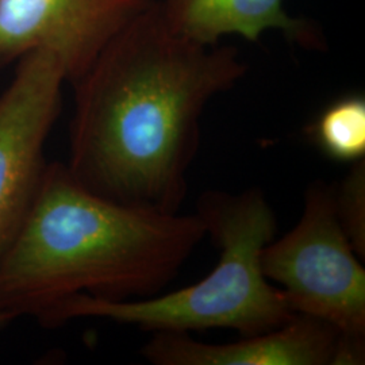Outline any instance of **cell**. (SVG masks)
Segmentation results:
<instances>
[{"label": "cell", "instance_id": "1", "mask_svg": "<svg viewBox=\"0 0 365 365\" xmlns=\"http://www.w3.org/2000/svg\"><path fill=\"white\" fill-rule=\"evenodd\" d=\"M247 71L235 48L172 29L156 1L73 83L68 170L106 199L179 212L202 115Z\"/></svg>", "mask_w": 365, "mask_h": 365}, {"label": "cell", "instance_id": "2", "mask_svg": "<svg viewBox=\"0 0 365 365\" xmlns=\"http://www.w3.org/2000/svg\"><path fill=\"white\" fill-rule=\"evenodd\" d=\"M205 237L196 212L118 203L53 163L43 167L26 217L0 257V310L39 318L80 294L108 300L155 297Z\"/></svg>", "mask_w": 365, "mask_h": 365}, {"label": "cell", "instance_id": "3", "mask_svg": "<svg viewBox=\"0 0 365 365\" xmlns=\"http://www.w3.org/2000/svg\"><path fill=\"white\" fill-rule=\"evenodd\" d=\"M196 214L220 249V260L203 280L144 299L108 300L75 295L39 317L48 327L76 318H105L149 331L190 333L232 329L241 337L283 325L294 315L284 292L262 272L261 253L277 230L274 211L261 188L240 194L210 190Z\"/></svg>", "mask_w": 365, "mask_h": 365}, {"label": "cell", "instance_id": "4", "mask_svg": "<svg viewBox=\"0 0 365 365\" xmlns=\"http://www.w3.org/2000/svg\"><path fill=\"white\" fill-rule=\"evenodd\" d=\"M339 221L334 188L309 185L299 222L271 241L261 268L284 292L291 310L365 339V269Z\"/></svg>", "mask_w": 365, "mask_h": 365}, {"label": "cell", "instance_id": "5", "mask_svg": "<svg viewBox=\"0 0 365 365\" xmlns=\"http://www.w3.org/2000/svg\"><path fill=\"white\" fill-rule=\"evenodd\" d=\"M66 81L60 58L41 48L18 60L0 95V257L26 217L43 170L42 150Z\"/></svg>", "mask_w": 365, "mask_h": 365}, {"label": "cell", "instance_id": "6", "mask_svg": "<svg viewBox=\"0 0 365 365\" xmlns=\"http://www.w3.org/2000/svg\"><path fill=\"white\" fill-rule=\"evenodd\" d=\"M157 0H0V68L49 49L75 83Z\"/></svg>", "mask_w": 365, "mask_h": 365}, {"label": "cell", "instance_id": "7", "mask_svg": "<svg viewBox=\"0 0 365 365\" xmlns=\"http://www.w3.org/2000/svg\"><path fill=\"white\" fill-rule=\"evenodd\" d=\"M143 354L156 365H357L364 363L365 339L349 337L322 319L294 314L280 327L230 344L155 331Z\"/></svg>", "mask_w": 365, "mask_h": 365}, {"label": "cell", "instance_id": "8", "mask_svg": "<svg viewBox=\"0 0 365 365\" xmlns=\"http://www.w3.org/2000/svg\"><path fill=\"white\" fill-rule=\"evenodd\" d=\"M172 29L206 45L238 36L255 42L271 30L282 31L304 48H318L313 25L284 9V0H157Z\"/></svg>", "mask_w": 365, "mask_h": 365}, {"label": "cell", "instance_id": "9", "mask_svg": "<svg viewBox=\"0 0 365 365\" xmlns=\"http://www.w3.org/2000/svg\"><path fill=\"white\" fill-rule=\"evenodd\" d=\"M307 135L325 156L339 163L365 157V98L351 93L325 107L307 128Z\"/></svg>", "mask_w": 365, "mask_h": 365}, {"label": "cell", "instance_id": "10", "mask_svg": "<svg viewBox=\"0 0 365 365\" xmlns=\"http://www.w3.org/2000/svg\"><path fill=\"white\" fill-rule=\"evenodd\" d=\"M334 206L339 223L357 256L365 257V160L353 163L339 188H334Z\"/></svg>", "mask_w": 365, "mask_h": 365}, {"label": "cell", "instance_id": "11", "mask_svg": "<svg viewBox=\"0 0 365 365\" xmlns=\"http://www.w3.org/2000/svg\"><path fill=\"white\" fill-rule=\"evenodd\" d=\"M14 318H16L14 314L7 313V312H1L0 310V329L6 327L10 321H13Z\"/></svg>", "mask_w": 365, "mask_h": 365}]
</instances>
